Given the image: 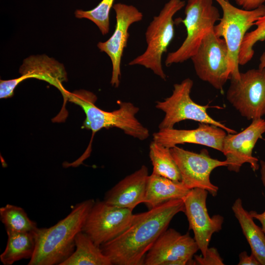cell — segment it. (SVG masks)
<instances>
[{
	"instance_id": "cell-29",
	"label": "cell",
	"mask_w": 265,
	"mask_h": 265,
	"mask_svg": "<svg viewBox=\"0 0 265 265\" xmlns=\"http://www.w3.org/2000/svg\"><path fill=\"white\" fill-rule=\"evenodd\" d=\"M238 265H261L253 254L248 255L246 251L241 252L239 255Z\"/></svg>"
},
{
	"instance_id": "cell-18",
	"label": "cell",
	"mask_w": 265,
	"mask_h": 265,
	"mask_svg": "<svg viewBox=\"0 0 265 265\" xmlns=\"http://www.w3.org/2000/svg\"><path fill=\"white\" fill-rule=\"evenodd\" d=\"M20 82L30 78L45 81L61 92L65 102L69 93L63 86L67 80V74L63 65L46 55H34L26 58L20 68Z\"/></svg>"
},
{
	"instance_id": "cell-9",
	"label": "cell",
	"mask_w": 265,
	"mask_h": 265,
	"mask_svg": "<svg viewBox=\"0 0 265 265\" xmlns=\"http://www.w3.org/2000/svg\"><path fill=\"white\" fill-rule=\"evenodd\" d=\"M190 59L200 79L222 90L231 77L228 48L223 38L216 36L213 29L211 30Z\"/></svg>"
},
{
	"instance_id": "cell-27",
	"label": "cell",
	"mask_w": 265,
	"mask_h": 265,
	"mask_svg": "<svg viewBox=\"0 0 265 265\" xmlns=\"http://www.w3.org/2000/svg\"><path fill=\"white\" fill-rule=\"evenodd\" d=\"M195 265H223V260L220 257L217 249L208 248L204 256L194 255Z\"/></svg>"
},
{
	"instance_id": "cell-12",
	"label": "cell",
	"mask_w": 265,
	"mask_h": 265,
	"mask_svg": "<svg viewBox=\"0 0 265 265\" xmlns=\"http://www.w3.org/2000/svg\"><path fill=\"white\" fill-rule=\"evenodd\" d=\"M199 247L189 233L182 235L166 229L146 254L144 265H195L193 259Z\"/></svg>"
},
{
	"instance_id": "cell-1",
	"label": "cell",
	"mask_w": 265,
	"mask_h": 265,
	"mask_svg": "<svg viewBox=\"0 0 265 265\" xmlns=\"http://www.w3.org/2000/svg\"><path fill=\"white\" fill-rule=\"evenodd\" d=\"M180 212H185L183 199L171 200L134 214L131 224L124 232L100 247L112 265H143L148 251Z\"/></svg>"
},
{
	"instance_id": "cell-10",
	"label": "cell",
	"mask_w": 265,
	"mask_h": 265,
	"mask_svg": "<svg viewBox=\"0 0 265 265\" xmlns=\"http://www.w3.org/2000/svg\"><path fill=\"white\" fill-rule=\"evenodd\" d=\"M132 210L108 204L104 200L95 201L82 231L100 246L119 236L130 226L134 217Z\"/></svg>"
},
{
	"instance_id": "cell-13",
	"label": "cell",
	"mask_w": 265,
	"mask_h": 265,
	"mask_svg": "<svg viewBox=\"0 0 265 265\" xmlns=\"http://www.w3.org/2000/svg\"><path fill=\"white\" fill-rule=\"evenodd\" d=\"M116 25L114 32L105 42H99L97 47L109 57L112 63L110 83L117 88L120 83L121 64L125 48L129 37V29L133 23L141 21L143 14L136 7L123 3L114 4Z\"/></svg>"
},
{
	"instance_id": "cell-21",
	"label": "cell",
	"mask_w": 265,
	"mask_h": 265,
	"mask_svg": "<svg viewBox=\"0 0 265 265\" xmlns=\"http://www.w3.org/2000/svg\"><path fill=\"white\" fill-rule=\"evenodd\" d=\"M109 259L86 234L79 232L75 238V249L60 265H111Z\"/></svg>"
},
{
	"instance_id": "cell-14",
	"label": "cell",
	"mask_w": 265,
	"mask_h": 265,
	"mask_svg": "<svg viewBox=\"0 0 265 265\" xmlns=\"http://www.w3.org/2000/svg\"><path fill=\"white\" fill-rule=\"evenodd\" d=\"M208 193L206 190L195 188L183 198L189 229L193 231L194 238L203 256L206 254L212 235L221 230L224 222L220 215L211 217L209 214L206 206Z\"/></svg>"
},
{
	"instance_id": "cell-24",
	"label": "cell",
	"mask_w": 265,
	"mask_h": 265,
	"mask_svg": "<svg viewBox=\"0 0 265 265\" xmlns=\"http://www.w3.org/2000/svg\"><path fill=\"white\" fill-rule=\"evenodd\" d=\"M0 219L6 232H34L38 228L22 208L11 204L0 208Z\"/></svg>"
},
{
	"instance_id": "cell-17",
	"label": "cell",
	"mask_w": 265,
	"mask_h": 265,
	"mask_svg": "<svg viewBox=\"0 0 265 265\" xmlns=\"http://www.w3.org/2000/svg\"><path fill=\"white\" fill-rule=\"evenodd\" d=\"M149 176L148 168L142 165L107 191L104 201L111 205L133 210L144 203Z\"/></svg>"
},
{
	"instance_id": "cell-32",
	"label": "cell",
	"mask_w": 265,
	"mask_h": 265,
	"mask_svg": "<svg viewBox=\"0 0 265 265\" xmlns=\"http://www.w3.org/2000/svg\"><path fill=\"white\" fill-rule=\"evenodd\" d=\"M264 41H265V39L264 40Z\"/></svg>"
},
{
	"instance_id": "cell-4",
	"label": "cell",
	"mask_w": 265,
	"mask_h": 265,
	"mask_svg": "<svg viewBox=\"0 0 265 265\" xmlns=\"http://www.w3.org/2000/svg\"><path fill=\"white\" fill-rule=\"evenodd\" d=\"M186 5L182 0H169L159 14L153 17L145 32L147 47L145 51L128 63L149 69L165 80L166 75L162 65V56L174 36L173 17Z\"/></svg>"
},
{
	"instance_id": "cell-30",
	"label": "cell",
	"mask_w": 265,
	"mask_h": 265,
	"mask_svg": "<svg viewBox=\"0 0 265 265\" xmlns=\"http://www.w3.org/2000/svg\"><path fill=\"white\" fill-rule=\"evenodd\" d=\"M236 3L246 10H252L263 5L265 0H235Z\"/></svg>"
},
{
	"instance_id": "cell-19",
	"label": "cell",
	"mask_w": 265,
	"mask_h": 265,
	"mask_svg": "<svg viewBox=\"0 0 265 265\" xmlns=\"http://www.w3.org/2000/svg\"><path fill=\"white\" fill-rule=\"evenodd\" d=\"M190 190L181 181L152 172L148 179L144 203L151 209L171 200L183 199Z\"/></svg>"
},
{
	"instance_id": "cell-7",
	"label": "cell",
	"mask_w": 265,
	"mask_h": 265,
	"mask_svg": "<svg viewBox=\"0 0 265 265\" xmlns=\"http://www.w3.org/2000/svg\"><path fill=\"white\" fill-rule=\"evenodd\" d=\"M193 85V80L186 78L180 83L174 84L172 93L169 97L156 102V107L165 113L159 125V130L173 128L177 123L190 120L214 125L228 133H236V131L211 117L207 112L208 105L197 104L191 99L190 94Z\"/></svg>"
},
{
	"instance_id": "cell-22",
	"label": "cell",
	"mask_w": 265,
	"mask_h": 265,
	"mask_svg": "<svg viewBox=\"0 0 265 265\" xmlns=\"http://www.w3.org/2000/svg\"><path fill=\"white\" fill-rule=\"evenodd\" d=\"M7 241L0 261L4 265H11L23 259H30L35 249L34 232H6Z\"/></svg>"
},
{
	"instance_id": "cell-5",
	"label": "cell",
	"mask_w": 265,
	"mask_h": 265,
	"mask_svg": "<svg viewBox=\"0 0 265 265\" xmlns=\"http://www.w3.org/2000/svg\"><path fill=\"white\" fill-rule=\"evenodd\" d=\"M185 6L186 16L182 22L186 28V36L178 49L167 54L165 60L166 66L190 59L205 35L220 19L213 0H188Z\"/></svg>"
},
{
	"instance_id": "cell-3",
	"label": "cell",
	"mask_w": 265,
	"mask_h": 265,
	"mask_svg": "<svg viewBox=\"0 0 265 265\" xmlns=\"http://www.w3.org/2000/svg\"><path fill=\"white\" fill-rule=\"evenodd\" d=\"M97 99L94 93L84 90L69 92L67 95V100L80 106L85 113V119L82 128L91 131L92 139L100 130L113 127L140 140L149 137V130L135 116L139 110L138 107L131 102L119 101L117 109L106 111L95 105Z\"/></svg>"
},
{
	"instance_id": "cell-26",
	"label": "cell",
	"mask_w": 265,
	"mask_h": 265,
	"mask_svg": "<svg viewBox=\"0 0 265 265\" xmlns=\"http://www.w3.org/2000/svg\"><path fill=\"white\" fill-rule=\"evenodd\" d=\"M254 25L256 28L247 32L243 40L239 53V65H244L251 60L254 54V46L258 41L265 39V14L255 22Z\"/></svg>"
},
{
	"instance_id": "cell-11",
	"label": "cell",
	"mask_w": 265,
	"mask_h": 265,
	"mask_svg": "<svg viewBox=\"0 0 265 265\" xmlns=\"http://www.w3.org/2000/svg\"><path fill=\"white\" fill-rule=\"evenodd\" d=\"M170 149L179 170L182 183L189 189L202 188L216 196L218 187L211 182L210 175L215 168L227 166V161L212 158L205 149L197 153L177 146Z\"/></svg>"
},
{
	"instance_id": "cell-8",
	"label": "cell",
	"mask_w": 265,
	"mask_h": 265,
	"mask_svg": "<svg viewBox=\"0 0 265 265\" xmlns=\"http://www.w3.org/2000/svg\"><path fill=\"white\" fill-rule=\"evenodd\" d=\"M230 80L226 98L240 115L248 120L265 116V69L240 72Z\"/></svg>"
},
{
	"instance_id": "cell-28",
	"label": "cell",
	"mask_w": 265,
	"mask_h": 265,
	"mask_svg": "<svg viewBox=\"0 0 265 265\" xmlns=\"http://www.w3.org/2000/svg\"><path fill=\"white\" fill-rule=\"evenodd\" d=\"M261 167L260 172L261 180L264 186L265 187V161L261 160L260 161ZM250 215L254 219L258 220L262 225V228L265 233V211L262 213H258L255 211L249 212Z\"/></svg>"
},
{
	"instance_id": "cell-20",
	"label": "cell",
	"mask_w": 265,
	"mask_h": 265,
	"mask_svg": "<svg viewBox=\"0 0 265 265\" xmlns=\"http://www.w3.org/2000/svg\"><path fill=\"white\" fill-rule=\"evenodd\" d=\"M253 254L260 263L265 265V233L257 225L254 218L243 207L240 198L237 199L232 206Z\"/></svg>"
},
{
	"instance_id": "cell-23",
	"label": "cell",
	"mask_w": 265,
	"mask_h": 265,
	"mask_svg": "<svg viewBox=\"0 0 265 265\" xmlns=\"http://www.w3.org/2000/svg\"><path fill=\"white\" fill-rule=\"evenodd\" d=\"M149 157L153 173L175 181H181L178 167L172 156L170 149L153 140L149 147Z\"/></svg>"
},
{
	"instance_id": "cell-25",
	"label": "cell",
	"mask_w": 265,
	"mask_h": 265,
	"mask_svg": "<svg viewBox=\"0 0 265 265\" xmlns=\"http://www.w3.org/2000/svg\"><path fill=\"white\" fill-rule=\"evenodd\" d=\"M115 0H102L94 8L88 10L77 9L75 12L76 18H85L93 22L103 35L109 31V12Z\"/></svg>"
},
{
	"instance_id": "cell-31",
	"label": "cell",
	"mask_w": 265,
	"mask_h": 265,
	"mask_svg": "<svg viewBox=\"0 0 265 265\" xmlns=\"http://www.w3.org/2000/svg\"><path fill=\"white\" fill-rule=\"evenodd\" d=\"M258 68L265 69V51L260 57V63Z\"/></svg>"
},
{
	"instance_id": "cell-16",
	"label": "cell",
	"mask_w": 265,
	"mask_h": 265,
	"mask_svg": "<svg viewBox=\"0 0 265 265\" xmlns=\"http://www.w3.org/2000/svg\"><path fill=\"white\" fill-rule=\"evenodd\" d=\"M226 132L214 125L200 123L192 130L173 128L160 129L153 133V140L171 148L186 143L204 145L222 152Z\"/></svg>"
},
{
	"instance_id": "cell-2",
	"label": "cell",
	"mask_w": 265,
	"mask_h": 265,
	"mask_svg": "<svg viewBox=\"0 0 265 265\" xmlns=\"http://www.w3.org/2000/svg\"><path fill=\"white\" fill-rule=\"evenodd\" d=\"M93 199L77 204L65 218L49 228L34 232L35 249L28 265H60L75 249V238L82 231Z\"/></svg>"
},
{
	"instance_id": "cell-15",
	"label": "cell",
	"mask_w": 265,
	"mask_h": 265,
	"mask_svg": "<svg viewBox=\"0 0 265 265\" xmlns=\"http://www.w3.org/2000/svg\"><path fill=\"white\" fill-rule=\"evenodd\" d=\"M265 132V120L260 118L252 120L250 125L241 132L226 134L222 153L226 157V167L229 171L238 173L245 163H249L254 171L259 169V159L253 156L252 152Z\"/></svg>"
},
{
	"instance_id": "cell-6",
	"label": "cell",
	"mask_w": 265,
	"mask_h": 265,
	"mask_svg": "<svg viewBox=\"0 0 265 265\" xmlns=\"http://www.w3.org/2000/svg\"><path fill=\"white\" fill-rule=\"evenodd\" d=\"M220 6L222 16L213 29L215 35L225 41L231 71L230 78H238V57L241 45L247 31L265 14V5L252 10L239 9L228 0H214Z\"/></svg>"
}]
</instances>
